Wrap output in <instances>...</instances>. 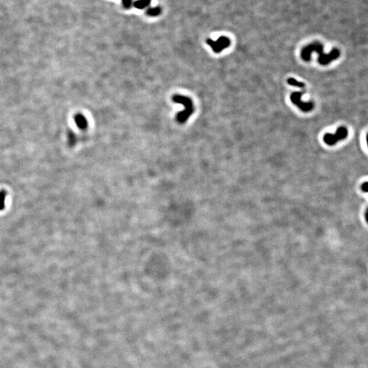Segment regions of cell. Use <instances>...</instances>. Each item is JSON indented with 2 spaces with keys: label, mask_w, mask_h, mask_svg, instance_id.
Returning a JSON list of instances; mask_svg holds the SVG:
<instances>
[{
  "label": "cell",
  "mask_w": 368,
  "mask_h": 368,
  "mask_svg": "<svg viewBox=\"0 0 368 368\" xmlns=\"http://www.w3.org/2000/svg\"><path fill=\"white\" fill-rule=\"evenodd\" d=\"M317 51L318 54H320L318 61L322 65H327L331 61L334 60L339 57L340 52L337 49H334L331 53L329 55H325L323 53V46L320 45H312L308 46V47L303 49L301 52V57L305 61H309L310 60V55L312 51Z\"/></svg>",
  "instance_id": "6da1fadb"
},
{
  "label": "cell",
  "mask_w": 368,
  "mask_h": 368,
  "mask_svg": "<svg viewBox=\"0 0 368 368\" xmlns=\"http://www.w3.org/2000/svg\"><path fill=\"white\" fill-rule=\"evenodd\" d=\"M173 101L175 103L180 104L184 106V110L180 111L176 115L177 121L179 124H184L194 111L193 102L189 98L182 95L173 96Z\"/></svg>",
  "instance_id": "7a4b0ae2"
},
{
  "label": "cell",
  "mask_w": 368,
  "mask_h": 368,
  "mask_svg": "<svg viewBox=\"0 0 368 368\" xmlns=\"http://www.w3.org/2000/svg\"><path fill=\"white\" fill-rule=\"evenodd\" d=\"M348 136V130L346 128L340 127L337 129L336 133L335 134H327L324 136V141L327 145H334L338 141L343 140L346 138Z\"/></svg>",
  "instance_id": "3957f363"
},
{
  "label": "cell",
  "mask_w": 368,
  "mask_h": 368,
  "mask_svg": "<svg viewBox=\"0 0 368 368\" xmlns=\"http://www.w3.org/2000/svg\"><path fill=\"white\" fill-rule=\"evenodd\" d=\"M208 45L211 46L216 53H219L222 51H223L224 49L227 48L230 45V40L226 37H220L217 40H212L211 39H208L207 41Z\"/></svg>",
  "instance_id": "277c9868"
},
{
  "label": "cell",
  "mask_w": 368,
  "mask_h": 368,
  "mask_svg": "<svg viewBox=\"0 0 368 368\" xmlns=\"http://www.w3.org/2000/svg\"><path fill=\"white\" fill-rule=\"evenodd\" d=\"M302 93L300 92H294L290 96V100L293 104H296L300 109L305 112H308L313 109L314 105L312 102H303L301 100Z\"/></svg>",
  "instance_id": "5b68a950"
},
{
  "label": "cell",
  "mask_w": 368,
  "mask_h": 368,
  "mask_svg": "<svg viewBox=\"0 0 368 368\" xmlns=\"http://www.w3.org/2000/svg\"><path fill=\"white\" fill-rule=\"evenodd\" d=\"M74 121L78 129L81 130H86L88 126V122L86 117L82 114L78 113L74 116Z\"/></svg>",
  "instance_id": "8992f818"
},
{
  "label": "cell",
  "mask_w": 368,
  "mask_h": 368,
  "mask_svg": "<svg viewBox=\"0 0 368 368\" xmlns=\"http://www.w3.org/2000/svg\"><path fill=\"white\" fill-rule=\"evenodd\" d=\"M67 139H68V145L70 147H72L77 143V136L72 130H68L67 132Z\"/></svg>",
  "instance_id": "52a82bcc"
},
{
  "label": "cell",
  "mask_w": 368,
  "mask_h": 368,
  "mask_svg": "<svg viewBox=\"0 0 368 368\" xmlns=\"http://www.w3.org/2000/svg\"><path fill=\"white\" fill-rule=\"evenodd\" d=\"M151 0H138L134 3V6L138 9H143L150 4Z\"/></svg>",
  "instance_id": "ba28073f"
},
{
  "label": "cell",
  "mask_w": 368,
  "mask_h": 368,
  "mask_svg": "<svg viewBox=\"0 0 368 368\" xmlns=\"http://www.w3.org/2000/svg\"><path fill=\"white\" fill-rule=\"evenodd\" d=\"M160 8L158 7H155V8H149L147 11V14H148L149 16H157L158 14L160 13Z\"/></svg>",
  "instance_id": "9c48e42d"
},
{
  "label": "cell",
  "mask_w": 368,
  "mask_h": 368,
  "mask_svg": "<svg viewBox=\"0 0 368 368\" xmlns=\"http://www.w3.org/2000/svg\"><path fill=\"white\" fill-rule=\"evenodd\" d=\"M287 82L289 85H293V86H296L298 87H303L305 86L304 83H301V82L297 81V80H295L294 78H288Z\"/></svg>",
  "instance_id": "30bf717a"
},
{
  "label": "cell",
  "mask_w": 368,
  "mask_h": 368,
  "mask_svg": "<svg viewBox=\"0 0 368 368\" xmlns=\"http://www.w3.org/2000/svg\"><path fill=\"white\" fill-rule=\"evenodd\" d=\"M6 194V192L5 191L0 192V210H2L4 208V201H5V197Z\"/></svg>",
  "instance_id": "8fae6325"
},
{
  "label": "cell",
  "mask_w": 368,
  "mask_h": 368,
  "mask_svg": "<svg viewBox=\"0 0 368 368\" xmlns=\"http://www.w3.org/2000/svg\"><path fill=\"white\" fill-rule=\"evenodd\" d=\"M123 5L125 8H129L132 5V0H122Z\"/></svg>",
  "instance_id": "7c38bea8"
}]
</instances>
